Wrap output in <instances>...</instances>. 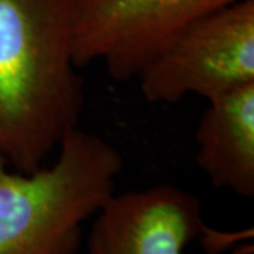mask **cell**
I'll list each match as a JSON object with an SVG mask.
<instances>
[{
  "mask_svg": "<svg viewBox=\"0 0 254 254\" xmlns=\"http://www.w3.org/2000/svg\"><path fill=\"white\" fill-rule=\"evenodd\" d=\"M75 0H0V155L33 173L79 127Z\"/></svg>",
  "mask_w": 254,
  "mask_h": 254,
  "instance_id": "1",
  "label": "cell"
},
{
  "mask_svg": "<svg viewBox=\"0 0 254 254\" xmlns=\"http://www.w3.org/2000/svg\"><path fill=\"white\" fill-rule=\"evenodd\" d=\"M123 165L115 145L81 127L33 173L0 155V254L78 253L85 222L115 193Z\"/></svg>",
  "mask_w": 254,
  "mask_h": 254,
  "instance_id": "2",
  "label": "cell"
},
{
  "mask_svg": "<svg viewBox=\"0 0 254 254\" xmlns=\"http://www.w3.org/2000/svg\"><path fill=\"white\" fill-rule=\"evenodd\" d=\"M137 79L150 103L206 100L254 83V0H236L181 28Z\"/></svg>",
  "mask_w": 254,
  "mask_h": 254,
  "instance_id": "3",
  "label": "cell"
},
{
  "mask_svg": "<svg viewBox=\"0 0 254 254\" xmlns=\"http://www.w3.org/2000/svg\"><path fill=\"white\" fill-rule=\"evenodd\" d=\"M236 0H75V60L100 63L119 82L144 65L181 28Z\"/></svg>",
  "mask_w": 254,
  "mask_h": 254,
  "instance_id": "4",
  "label": "cell"
},
{
  "mask_svg": "<svg viewBox=\"0 0 254 254\" xmlns=\"http://www.w3.org/2000/svg\"><path fill=\"white\" fill-rule=\"evenodd\" d=\"M92 220L85 254H184L208 230L199 199L173 184L115 192Z\"/></svg>",
  "mask_w": 254,
  "mask_h": 254,
  "instance_id": "5",
  "label": "cell"
},
{
  "mask_svg": "<svg viewBox=\"0 0 254 254\" xmlns=\"http://www.w3.org/2000/svg\"><path fill=\"white\" fill-rule=\"evenodd\" d=\"M195 130L196 165L213 187L254 196V83L206 100Z\"/></svg>",
  "mask_w": 254,
  "mask_h": 254,
  "instance_id": "6",
  "label": "cell"
},
{
  "mask_svg": "<svg viewBox=\"0 0 254 254\" xmlns=\"http://www.w3.org/2000/svg\"><path fill=\"white\" fill-rule=\"evenodd\" d=\"M243 254H254V252H253V247H250V249H249V250H246L245 253Z\"/></svg>",
  "mask_w": 254,
  "mask_h": 254,
  "instance_id": "7",
  "label": "cell"
}]
</instances>
